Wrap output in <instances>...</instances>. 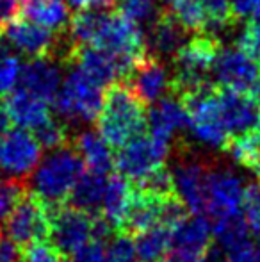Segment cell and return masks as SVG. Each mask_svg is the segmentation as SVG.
I'll return each instance as SVG.
<instances>
[{
	"label": "cell",
	"mask_w": 260,
	"mask_h": 262,
	"mask_svg": "<svg viewBox=\"0 0 260 262\" xmlns=\"http://www.w3.org/2000/svg\"><path fill=\"white\" fill-rule=\"evenodd\" d=\"M32 136L39 143V146L43 150H49V152L63 148L68 143V128H66L64 121L52 120V118L49 121H45L39 128H36Z\"/></svg>",
	"instance_id": "1f68e13d"
},
{
	"label": "cell",
	"mask_w": 260,
	"mask_h": 262,
	"mask_svg": "<svg viewBox=\"0 0 260 262\" xmlns=\"http://www.w3.org/2000/svg\"><path fill=\"white\" fill-rule=\"evenodd\" d=\"M232 16L235 20L253 21L260 18V0H230Z\"/></svg>",
	"instance_id": "f35d334b"
},
{
	"label": "cell",
	"mask_w": 260,
	"mask_h": 262,
	"mask_svg": "<svg viewBox=\"0 0 260 262\" xmlns=\"http://www.w3.org/2000/svg\"><path fill=\"white\" fill-rule=\"evenodd\" d=\"M255 59H257V62H258V66H260V52H258V55H257Z\"/></svg>",
	"instance_id": "f6af8a7d"
},
{
	"label": "cell",
	"mask_w": 260,
	"mask_h": 262,
	"mask_svg": "<svg viewBox=\"0 0 260 262\" xmlns=\"http://www.w3.org/2000/svg\"><path fill=\"white\" fill-rule=\"evenodd\" d=\"M145 41L148 55L164 61L175 57V54L187 41V36L185 29L162 7V11L148 24Z\"/></svg>",
	"instance_id": "ffe728a7"
},
{
	"label": "cell",
	"mask_w": 260,
	"mask_h": 262,
	"mask_svg": "<svg viewBox=\"0 0 260 262\" xmlns=\"http://www.w3.org/2000/svg\"><path fill=\"white\" fill-rule=\"evenodd\" d=\"M105 186H107V179L105 175L100 173H86L77 180V184L73 186L72 193L68 196V202L72 207L82 210L87 214H97L102 209V202H104V193Z\"/></svg>",
	"instance_id": "484cf974"
},
{
	"label": "cell",
	"mask_w": 260,
	"mask_h": 262,
	"mask_svg": "<svg viewBox=\"0 0 260 262\" xmlns=\"http://www.w3.org/2000/svg\"><path fill=\"white\" fill-rule=\"evenodd\" d=\"M73 262H105V245L98 239H89L75 253Z\"/></svg>",
	"instance_id": "74e56055"
},
{
	"label": "cell",
	"mask_w": 260,
	"mask_h": 262,
	"mask_svg": "<svg viewBox=\"0 0 260 262\" xmlns=\"http://www.w3.org/2000/svg\"><path fill=\"white\" fill-rule=\"evenodd\" d=\"M130 90L143 104H155L160 98L173 93L171 73L164 61L152 55H146L130 73Z\"/></svg>",
	"instance_id": "e0dca14e"
},
{
	"label": "cell",
	"mask_w": 260,
	"mask_h": 262,
	"mask_svg": "<svg viewBox=\"0 0 260 262\" xmlns=\"http://www.w3.org/2000/svg\"><path fill=\"white\" fill-rule=\"evenodd\" d=\"M205 13V34L218 39V34L230 29L232 24V4L230 0H201Z\"/></svg>",
	"instance_id": "f546056e"
},
{
	"label": "cell",
	"mask_w": 260,
	"mask_h": 262,
	"mask_svg": "<svg viewBox=\"0 0 260 262\" xmlns=\"http://www.w3.org/2000/svg\"><path fill=\"white\" fill-rule=\"evenodd\" d=\"M104 88L73 66L54 97V109L61 121L72 125L93 123L104 105Z\"/></svg>",
	"instance_id": "277c9868"
},
{
	"label": "cell",
	"mask_w": 260,
	"mask_h": 262,
	"mask_svg": "<svg viewBox=\"0 0 260 262\" xmlns=\"http://www.w3.org/2000/svg\"><path fill=\"white\" fill-rule=\"evenodd\" d=\"M41 152L39 143L27 130H9L0 139V173L7 179H27L38 168Z\"/></svg>",
	"instance_id": "4fadbf2b"
},
{
	"label": "cell",
	"mask_w": 260,
	"mask_h": 262,
	"mask_svg": "<svg viewBox=\"0 0 260 262\" xmlns=\"http://www.w3.org/2000/svg\"><path fill=\"white\" fill-rule=\"evenodd\" d=\"M4 223L7 239L18 246L45 241L50 232V207L38 196L27 193Z\"/></svg>",
	"instance_id": "8fae6325"
},
{
	"label": "cell",
	"mask_w": 260,
	"mask_h": 262,
	"mask_svg": "<svg viewBox=\"0 0 260 262\" xmlns=\"http://www.w3.org/2000/svg\"><path fill=\"white\" fill-rule=\"evenodd\" d=\"M21 62L18 55L11 54L9 50L0 52V97L7 95L20 82Z\"/></svg>",
	"instance_id": "d590c367"
},
{
	"label": "cell",
	"mask_w": 260,
	"mask_h": 262,
	"mask_svg": "<svg viewBox=\"0 0 260 262\" xmlns=\"http://www.w3.org/2000/svg\"><path fill=\"white\" fill-rule=\"evenodd\" d=\"M219 43L214 36L200 32L195 38L187 39L173 57V93L185 97L193 91L208 84V75L218 55Z\"/></svg>",
	"instance_id": "3957f363"
},
{
	"label": "cell",
	"mask_w": 260,
	"mask_h": 262,
	"mask_svg": "<svg viewBox=\"0 0 260 262\" xmlns=\"http://www.w3.org/2000/svg\"><path fill=\"white\" fill-rule=\"evenodd\" d=\"M244 220L253 234L260 235V180L251 182L244 189L243 205H241Z\"/></svg>",
	"instance_id": "e575fe53"
},
{
	"label": "cell",
	"mask_w": 260,
	"mask_h": 262,
	"mask_svg": "<svg viewBox=\"0 0 260 262\" xmlns=\"http://www.w3.org/2000/svg\"><path fill=\"white\" fill-rule=\"evenodd\" d=\"M102 138L111 146H123L146 130L145 104L135 97L129 84H111L104 97V105L97 118Z\"/></svg>",
	"instance_id": "6da1fadb"
},
{
	"label": "cell",
	"mask_w": 260,
	"mask_h": 262,
	"mask_svg": "<svg viewBox=\"0 0 260 262\" xmlns=\"http://www.w3.org/2000/svg\"><path fill=\"white\" fill-rule=\"evenodd\" d=\"M50 207V205H49ZM93 235V216L75 207H50V243L61 255H73Z\"/></svg>",
	"instance_id": "7c38bea8"
},
{
	"label": "cell",
	"mask_w": 260,
	"mask_h": 262,
	"mask_svg": "<svg viewBox=\"0 0 260 262\" xmlns=\"http://www.w3.org/2000/svg\"><path fill=\"white\" fill-rule=\"evenodd\" d=\"M9 125H11V118L7 113V107L4 102H0V139L9 132Z\"/></svg>",
	"instance_id": "ee69618b"
},
{
	"label": "cell",
	"mask_w": 260,
	"mask_h": 262,
	"mask_svg": "<svg viewBox=\"0 0 260 262\" xmlns=\"http://www.w3.org/2000/svg\"><path fill=\"white\" fill-rule=\"evenodd\" d=\"M6 107L11 121H14L23 130H36L52 118L49 102L27 93L20 88L9 95Z\"/></svg>",
	"instance_id": "7402d4cb"
},
{
	"label": "cell",
	"mask_w": 260,
	"mask_h": 262,
	"mask_svg": "<svg viewBox=\"0 0 260 262\" xmlns=\"http://www.w3.org/2000/svg\"><path fill=\"white\" fill-rule=\"evenodd\" d=\"M132 198V187L129 180L122 175H116L107 179L105 186L104 202H102V217L111 225L114 230H122L123 221H125L127 210Z\"/></svg>",
	"instance_id": "d4e9b609"
},
{
	"label": "cell",
	"mask_w": 260,
	"mask_h": 262,
	"mask_svg": "<svg viewBox=\"0 0 260 262\" xmlns=\"http://www.w3.org/2000/svg\"><path fill=\"white\" fill-rule=\"evenodd\" d=\"M118 0H68V4L75 9H105L111 7Z\"/></svg>",
	"instance_id": "b9f144b4"
},
{
	"label": "cell",
	"mask_w": 260,
	"mask_h": 262,
	"mask_svg": "<svg viewBox=\"0 0 260 262\" xmlns=\"http://www.w3.org/2000/svg\"><path fill=\"white\" fill-rule=\"evenodd\" d=\"M84 173V162L77 150L57 148L39 161L38 168L31 175L32 194L43 204L61 205L68 200L73 186Z\"/></svg>",
	"instance_id": "7a4b0ae2"
},
{
	"label": "cell",
	"mask_w": 260,
	"mask_h": 262,
	"mask_svg": "<svg viewBox=\"0 0 260 262\" xmlns=\"http://www.w3.org/2000/svg\"><path fill=\"white\" fill-rule=\"evenodd\" d=\"M162 262H207V255L200 257V255H187V253L171 252L168 253V257Z\"/></svg>",
	"instance_id": "7bdbcfd3"
},
{
	"label": "cell",
	"mask_w": 260,
	"mask_h": 262,
	"mask_svg": "<svg viewBox=\"0 0 260 262\" xmlns=\"http://www.w3.org/2000/svg\"><path fill=\"white\" fill-rule=\"evenodd\" d=\"M23 4L18 0H0V32L14 21V18L18 16V13L21 11Z\"/></svg>",
	"instance_id": "ab89813d"
},
{
	"label": "cell",
	"mask_w": 260,
	"mask_h": 262,
	"mask_svg": "<svg viewBox=\"0 0 260 262\" xmlns=\"http://www.w3.org/2000/svg\"><path fill=\"white\" fill-rule=\"evenodd\" d=\"M0 237H2V235H0Z\"/></svg>",
	"instance_id": "bcb514c9"
},
{
	"label": "cell",
	"mask_w": 260,
	"mask_h": 262,
	"mask_svg": "<svg viewBox=\"0 0 260 262\" xmlns=\"http://www.w3.org/2000/svg\"><path fill=\"white\" fill-rule=\"evenodd\" d=\"M185 109L189 114V125L193 138L200 145L212 150H225L230 141L221 120L218 104V90L212 86H203L193 93L182 97Z\"/></svg>",
	"instance_id": "8992f818"
},
{
	"label": "cell",
	"mask_w": 260,
	"mask_h": 262,
	"mask_svg": "<svg viewBox=\"0 0 260 262\" xmlns=\"http://www.w3.org/2000/svg\"><path fill=\"white\" fill-rule=\"evenodd\" d=\"M171 232L166 225H155L139 232L135 239L139 262H162L171 250Z\"/></svg>",
	"instance_id": "83f0119b"
},
{
	"label": "cell",
	"mask_w": 260,
	"mask_h": 262,
	"mask_svg": "<svg viewBox=\"0 0 260 262\" xmlns=\"http://www.w3.org/2000/svg\"><path fill=\"white\" fill-rule=\"evenodd\" d=\"M27 194V186L16 179H2L0 180V223L7 220L16 205L23 200Z\"/></svg>",
	"instance_id": "d6a6232c"
},
{
	"label": "cell",
	"mask_w": 260,
	"mask_h": 262,
	"mask_svg": "<svg viewBox=\"0 0 260 262\" xmlns=\"http://www.w3.org/2000/svg\"><path fill=\"white\" fill-rule=\"evenodd\" d=\"M20 90L52 102L63 84V66L61 61L54 57H34L21 64L20 72Z\"/></svg>",
	"instance_id": "ac0fdd59"
},
{
	"label": "cell",
	"mask_w": 260,
	"mask_h": 262,
	"mask_svg": "<svg viewBox=\"0 0 260 262\" xmlns=\"http://www.w3.org/2000/svg\"><path fill=\"white\" fill-rule=\"evenodd\" d=\"M210 227L212 235L218 241V250L223 253V257L251 241V230L244 220L243 212L219 217V220L212 221Z\"/></svg>",
	"instance_id": "4316f807"
},
{
	"label": "cell",
	"mask_w": 260,
	"mask_h": 262,
	"mask_svg": "<svg viewBox=\"0 0 260 262\" xmlns=\"http://www.w3.org/2000/svg\"><path fill=\"white\" fill-rule=\"evenodd\" d=\"M164 9L185 31H205V13L201 0H164Z\"/></svg>",
	"instance_id": "f1b7e54d"
},
{
	"label": "cell",
	"mask_w": 260,
	"mask_h": 262,
	"mask_svg": "<svg viewBox=\"0 0 260 262\" xmlns=\"http://www.w3.org/2000/svg\"><path fill=\"white\" fill-rule=\"evenodd\" d=\"M105 262H139L135 239L129 232L120 230L116 235L109 237L105 246Z\"/></svg>",
	"instance_id": "4dcf8cb0"
},
{
	"label": "cell",
	"mask_w": 260,
	"mask_h": 262,
	"mask_svg": "<svg viewBox=\"0 0 260 262\" xmlns=\"http://www.w3.org/2000/svg\"><path fill=\"white\" fill-rule=\"evenodd\" d=\"M212 245V227L207 217L185 216L171 232V250L187 255L205 257Z\"/></svg>",
	"instance_id": "44dd1931"
},
{
	"label": "cell",
	"mask_w": 260,
	"mask_h": 262,
	"mask_svg": "<svg viewBox=\"0 0 260 262\" xmlns=\"http://www.w3.org/2000/svg\"><path fill=\"white\" fill-rule=\"evenodd\" d=\"M21 262H61V253L52 243L36 241L25 246Z\"/></svg>",
	"instance_id": "8d00e7d4"
},
{
	"label": "cell",
	"mask_w": 260,
	"mask_h": 262,
	"mask_svg": "<svg viewBox=\"0 0 260 262\" xmlns=\"http://www.w3.org/2000/svg\"><path fill=\"white\" fill-rule=\"evenodd\" d=\"M171 145L159 141L150 134H141L127 145L120 146L114 157V166L118 173L127 180L139 184L152 175L153 171L164 168Z\"/></svg>",
	"instance_id": "9c48e42d"
},
{
	"label": "cell",
	"mask_w": 260,
	"mask_h": 262,
	"mask_svg": "<svg viewBox=\"0 0 260 262\" xmlns=\"http://www.w3.org/2000/svg\"><path fill=\"white\" fill-rule=\"evenodd\" d=\"M0 262H21L20 246L7 237H0Z\"/></svg>",
	"instance_id": "60d3db41"
},
{
	"label": "cell",
	"mask_w": 260,
	"mask_h": 262,
	"mask_svg": "<svg viewBox=\"0 0 260 262\" xmlns=\"http://www.w3.org/2000/svg\"><path fill=\"white\" fill-rule=\"evenodd\" d=\"M210 166L198 159H182L171 171L173 191L185 209L205 217V180Z\"/></svg>",
	"instance_id": "2e32d148"
},
{
	"label": "cell",
	"mask_w": 260,
	"mask_h": 262,
	"mask_svg": "<svg viewBox=\"0 0 260 262\" xmlns=\"http://www.w3.org/2000/svg\"><path fill=\"white\" fill-rule=\"evenodd\" d=\"M210 73L221 88L251 95L260 102V66L241 47H219Z\"/></svg>",
	"instance_id": "ba28073f"
},
{
	"label": "cell",
	"mask_w": 260,
	"mask_h": 262,
	"mask_svg": "<svg viewBox=\"0 0 260 262\" xmlns=\"http://www.w3.org/2000/svg\"><path fill=\"white\" fill-rule=\"evenodd\" d=\"M246 184L230 168H208L205 180V217L212 221L241 212Z\"/></svg>",
	"instance_id": "30bf717a"
},
{
	"label": "cell",
	"mask_w": 260,
	"mask_h": 262,
	"mask_svg": "<svg viewBox=\"0 0 260 262\" xmlns=\"http://www.w3.org/2000/svg\"><path fill=\"white\" fill-rule=\"evenodd\" d=\"M112 146L98 130H80L75 138V150L89 171L105 175L114 168Z\"/></svg>",
	"instance_id": "603a6c76"
},
{
	"label": "cell",
	"mask_w": 260,
	"mask_h": 262,
	"mask_svg": "<svg viewBox=\"0 0 260 262\" xmlns=\"http://www.w3.org/2000/svg\"><path fill=\"white\" fill-rule=\"evenodd\" d=\"M122 14L134 24H150L162 11L159 0H118Z\"/></svg>",
	"instance_id": "836d02e7"
},
{
	"label": "cell",
	"mask_w": 260,
	"mask_h": 262,
	"mask_svg": "<svg viewBox=\"0 0 260 262\" xmlns=\"http://www.w3.org/2000/svg\"><path fill=\"white\" fill-rule=\"evenodd\" d=\"M68 62L77 66L80 72L86 73L91 80H94L102 88L130 77V72L118 57L93 45L75 47Z\"/></svg>",
	"instance_id": "9a60e30c"
},
{
	"label": "cell",
	"mask_w": 260,
	"mask_h": 262,
	"mask_svg": "<svg viewBox=\"0 0 260 262\" xmlns=\"http://www.w3.org/2000/svg\"><path fill=\"white\" fill-rule=\"evenodd\" d=\"M218 104L230 139L260 130V102L255 97L228 88H219Z\"/></svg>",
	"instance_id": "5bb4252c"
},
{
	"label": "cell",
	"mask_w": 260,
	"mask_h": 262,
	"mask_svg": "<svg viewBox=\"0 0 260 262\" xmlns=\"http://www.w3.org/2000/svg\"><path fill=\"white\" fill-rule=\"evenodd\" d=\"M189 125V114L184 102L177 95H168L152 105L146 114L148 134L159 141L171 145L178 132L185 130Z\"/></svg>",
	"instance_id": "d6986e66"
},
{
	"label": "cell",
	"mask_w": 260,
	"mask_h": 262,
	"mask_svg": "<svg viewBox=\"0 0 260 262\" xmlns=\"http://www.w3.org/2000/svg\"><path fill=\"white\" fill-rule=\"evenodd\" d=\"M21 11L27 20L57 34L66 32L72 20L68 0H25Z\"/></svg>",
	"instance_id": "cb8c5ba5"
},
{
	"label": "cell",
	"mask_w": 260,
	"mask_h": 262,
	"mask_svg": "<svg viewBox=\"0 0 260 262\" xmlns=\"http://www.w3.org/2000/svg\"><path fill=\"white\" fill-rule=\"evenodd\" d=\"M0 34L9 49L31 59L54 57L61 62H68L73 52V45L64 32L57 36V32L49 31L31 20L11 21Z\"/></svg>",
	"instance_id": "52a82bcc"
},
{
	"label": "cell",
	"mask_w": 260,
	"mask_h": 262,
	"mask_svg": "<svg viewBox=\"0 0 260 262\" xmlns=\"http://www.w3.org/2000/svg\"><path fill=\"white\" fill-rule=\"evenodd\" d=\"M91 45L118 57L130 73L148 55L145 32L137 24L123 16L122 13L105 11Z\"/></svg>",
	"instance_id": "5b68a950"
}]
</instances>
